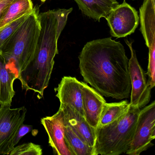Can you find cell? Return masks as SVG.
Segmentation results:
<instances>
[{
    "mask_svg": "<svg viewBox=\"0 0 155 155\" xmlns=\"http://www.w3.org/2000/svg\"><path fill=\"white\" fill-rule=\"evenodd\" d=\"M81 74L102 96L128 98L131 91L129 60L124 46L111 38L87 42L78 57Z\"/></svg>",
    "mask_w": 155,
    "mask_h": 155,
    "instance_id": "1",
    "label": "cell"
},
{
    "mask_svg": "<svg viewBox=\"0 0 155 155\" xmlns=\"http://www.w3.org/2000/svg\"><path fill=\"white\" fill-rule=\"evenodd\" d=\"M39 9L32 12L2 47L1 53L18 75L31 60L40 31Z\"/></svg>",
    "mask_w": 155,
    "mask_h": 155,
    "instance_id": "2",
    "label": "cell"
},
{
    "mask_svg": "<svg viewBox=\"0 0 155 155\" xmlns=\"http://www.w3.org/2000/svg\"><path fill=\"white\" fill-rule=\"evenodd\" d=\"M141 109L130 107L127 114L110 124L97 127L93 155H119L127 153L134 137Z\"/></svg>",
    "mask_w": 155,
    "mask_h": 155,
    "instance_id": "3",
    "label": "cell"
},
{
    "mask_svg": "<svg viewBox=\"0 0 155 155\" xmlns=\"http://www.w3.org/2000/svg\"><path fill=\"white\" fill-rule=\"evenodd\" d=\"M155 138V101L140 109L130 147L126 154L139 155L153 146Z\"/></svg>",
    "mask_w": 155,
    "mask_h": 155,
    "instance_id": "4",
    "label": "cell"
},
{
    "mask_svg": "<svg viewBox=\"0 0 155 155\" xmlns=\"http://www.w3.org/2000/svg\"><path fill=\"white\" fill-rule=\"evenodd\" d=\"M12 104L0 106V155H9L17 131L25 120V107L11 108Z\"/></svg>",
    "mask_w": 155,
    "mask_h": 155,
    "instance_id": "5",
    "label": "cell"
},
{
    "mask_svg": "<svg viewBox=\"0 0 155 155\" xmlns=\"http://www.w3.org/2000/svg\"><path fill=\"white\" fill-rule=\"evenodd\" d=\"M125 41L130 50L131 56L129 60L128 67L131 83L130 107L141 109L148 104L151 97L152 89L148 84L146 75L140 65L132 43L127 39Z\"/></svg>",
    "mask_w": 155,
    "mask_h": 155,
    "instance_id": "6",
    "label": "cell"
},
{
    "mask_svg": "<svg viewBox=\"0 0 155 155\" xmlns=\"http://www.w3.org/2000/svg\"><path fill=\"white\" fill-rule=\"evenodd\" d=\"M113 37L125 38L134 33L139 21L138 12L125 0L111 10L106 18Z\"/></svg>",
    "mask_w": 155,
    "mask_h": 155,
    "instance_id": "7",
    "label": "cell"
},
{
    "mask_svg": "<svg viewBox=\"0 0 155 155\" xmlns=\"http://www.w3.org/2000/svg\"><path fill=\"white\" fill-rule=\"evenodd\" d=\"M41 122L48 133L49 144L54 154L74 155L65 138L63 115L60 109L53 116L41 118Z\"/></svg>",
    "mask_w": 155,
    "mask_h": 155,
    "instance_id": "8",
    "label": "cell"
},
{
    "mask_svg": "<svg viewBox=\"0 0 155 155\" xmlns=\"http://www.w3.org/2000/svg\"><path fill=\"white\" fill-rule=\"evenodd\" d=\"M140 30L149 49L150 68L155 66V0H144L140 8Z\"/></svg>",
    "mask_w": 155,
    "mask_h": 155,
    "instance_id": "9",
    "label": "cell"
},
{
    "mask_svg": "<svg viewBox=\"0 0 155 155\" xmlns=\"http://www.w3.org/2000/svg\"><path fill=\"white\" fill-rule=\"evenodd\" d=\"M54 90L60 104L72 107L84 117L81 82L76 78L65 76Z\"/></svg>",
    "mask_w": 155,
    "mask_h": 155,
    "instance_id": "10",
    "label": "cell"
},
{
    "mask_svg": "<svg viewBox=\"0 0 155 155\" xmlns=\"http://www.w3.org/2000/svg\"><path fill=\"white\" fill-rule=\"evenodd\" d=\"M81 83L84 117L88 123L96 130L106 101L103 96L94 88L87 83Z\"/></svg>",
    "mask_w": 155,
    "mask_h": 155,
    "instance_id": "11",
    "label": "cell"
},
{
    "mask_svg": "<svg viewBox=\"0 0 155 155\" xmlns=\"http://www.w3.org/2000/svg\"><path fill=\"white\" fill-rule=\"evenodd\" d=\"M59 109L66 122L73 128L91 147H93L96 139V130L92 127L85 117L72 107L60 104Z\"/></svg>",
    "mask_w": 155,
    "mask_h": 155,
    "instance_id": "12",
    "label": "cell"
},
{
    "mask_svg": "<svg viewBox=\"0 0 155 155\" xmlns=\"http://www.w3.org/2000/svg\"><path fill=\"white\" fill-rule=\"evenodd\" d=\"M18 74L0 53V105L12 104L15 95L13 84Z\"/></svg>",
    "mask_w": 155,
    "mask_h": 155,
    "instance_id": "13",
    "label": "cell"
},
{
    "mask_svg": "<svg viewBox=\"0 0 155 155\" xmlns=\"http://www.w3.org/2000/svg\"><path fill=\"white\" fill-rule=\"evenodd\" d=\"M85 16L96 21L107 18L109 14L118 5L117 0H74Z\"/></svg>",
    "mask_w": 155,
    "mask_h": 155,
    "instance_id": "14",
    "label": "cell"
},
{
    "mask_svg": "<svg viewBox=\"0 0 155 155\" xmlns=\"http://www.w3.org/2000/svg\"><path fill=\"white\" fill-rule=\"evenodd\" d=\"M63 120L65 138L74 155H93V147H91L77 131L66 122L64 118Z\"/></svg>",
    "mask_w": 155,
    "mask_h": 155,
    "instance_id": "15",
    "label": "cell"
},
{
    "mask_svg": "<svg viewBox=\"0 0 155 155\" xmlns=\"http://www.w3.org/2000/svg\"><path fill=\"white\" fill-rule=\"evenodd\" d=\"M130 108L129 102L127 100L113 103L106 102L103 107L97 127L106 126L120 118L127 113Z\"/></svg>",
    "mask_w": 155,
    "mask_h": 155,
    "instance_id": "16",
    "label": "cell"
},
{
    "mask_svg": "<svg viewBox=\"0 0 155 155\" xmlns=\"http://www.w3.org/2000/svg\"><path fill=\"white\" fill-rule=\"evenodd\" d=\"M34 6L31 0H14L9 6L0 24V29L10 22L32 12Z\"/></svg>",
    "mask_w": 155,
    "mask_h": 155,
    "instance_id": "17",
    "label": "cell"
},
{
    "mask_svg": "<svg viewBox=\"0 0 155 155\" xmlns=\"http://www.w3.org/2000/svg\"><path fill=\"white\" fill-rule=\"evenodd\" d=\"M30 13L26 14L10 22L3 28L0 29V53H1L2 47L4 44L24 22Z\"/></svg>",
    "mask_w": 155,
    "mask_h": 155,
    "instance_id": "18",
    "label": "cell"
},
{
    "mask_svg": "<svg viewBox=\"0 0 155 155\" xmlns=\"http://www.w3.org/2000/svg\"><path fill=\"white\" fill-rule=\"evenodd\" d=\"M41 147L32 142L24 143L16 146L12 150L9 155H41Z\"/></svg>",
    "mask_w": 155,
    "mask_h": 155,
    "instance_id": "19",
    "label": "cell"
},
{
    "mask_svg": "<svg viewBox=\"0 0 155 155\" xmlns=\"http://www.w3.org/2000/svg\"><path fill=\"white\" fill-rule=\"evenodd\" d=\"M72 8L69 9L54 10V12L57 17L58 21V32L59 36H60L62 30L65 28V25L67 23L68 17L69 14L72 12Z\"/></svg>",
    "mask_w": 155,
    "mask_h": 155,
    "instance_id": "20",
    "label": "cell"
},
{
    "mask_svg": "<svg viewBox=\"0 0 155 155\" xmlns=\"http://www.w3.org/2000/svg\"><path fill=\"white\" fill-rule=\"evenodd\" d=\"M33 127L31 125L22 124L19 128L13 142V147L17 146L20 140L25 135L32 130Z\"/></svg>",
    "mask_w": 155,
    "mask_h": 155,
    "instance_id": "21",
    "label": "cell"
},
{
    "mask_svg": "<svg viewBox=\"0 0 155 155\" xmlns=\"http://www.w3.org/2000/svg\"><path fill=\"white\" fill-rule=\"evenodd\" d=\"M14 0H0V24L5 12Z\"/></svg>",
    "mask_w": 155,
    "mask_h": 155,
    "instance_id": "22",
    "label": "cell"
},
{
    "mask_svg": "<svg viewBox=\"0 0 155 155\" xmlns=\"http://www.w3.org/2000/svg\"><path fill=\"white\" fill-rule=\"evenodd\" d=\"M40 1H41V2H46V1H47V0H40Z\"/></svg>",
    "mask_w": 155,
    "mask_h": 155,
    "instance_id": "23",
    "label": "cell"
}]
</instances>
